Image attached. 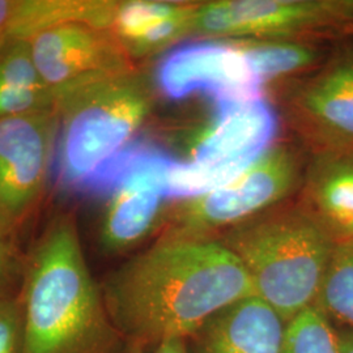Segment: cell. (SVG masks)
<instances>
[{"instance_id": "cell-19", "label": "cell", "mask_w": 353, "mask_h": 353, "mask_svg": "<svg viewBox=\"0 0 353 353\" xmlns=\"http://www.w3.org/2000/svg\"><path fill=\"white\" fill-rule=\"evenodd\" d=\"M192 7V1H110L108 29L118 38L125 49L130 42L139 37L148 28L166 19L188 12Z\"/></svg>"}, {"instance_id": "cell-27", "label": "cell", "mask_w": 353, "mask_h": 353, "mask_svg": "<svg viewBox=\"0 0 353 353\" xmlns=\"http://www.w3.org/2000/svg\"><path fill=\"white\" fill-rule=\"evenodd\" d=\"M131 353H141V348H140V347H135V345H132V348H131Z\"/></svg>"}, {"instance_id": "cell-25", "label": "cell", "mask_w": 353, "mask_h": 353, "mask_svg": "<svg viewBox=\"0 0 353 353\" xmlns=\"http://www.w3.org/2000/svg\"><path fill=\"white\" fill-rule=\"evenodd\" d=\"M338 334L341 353H353V331L347 328H339Z\"/></svg>"}, {"instance_id": "cell-1", "label": "cell", "mask_w": 353, "mask_h": 353, "mask_svg": "<svg viewBox=\"0 0 353 353\" xmlns=\"http://www.w3.org/2000/svg\"><path fill=\"white\" fill-rule=\"evenodd\" d=\"M102 294L132 345L190 339L221 309L255 296L239 258L216 237L164 232L110 275Z\"/></svg>"}, {"instance_id": "cell-8", "label": "cell", "mask_w": 353, "mask_h": 353, "mask_svg": "<svg viewBox=\"0 0 353 353\" xmlns=\"http://www.w3.org/2000/svg\"><path fill=\"white\" fill-rule=\"evenodd\" d=\"M152 81L157 96L183 101L203 94L219 110L265 99V84L248 57L227 39L181 42L165 51Z\"/></svg>"}, {"instance_id": "cell-6", "label": "cell", "mask_w": 353, "mask_h": 353, "mask_svg": "<svg viewBox=\"0 0 353 353\" xmlns=\"http://www.w3.org/2000/svg\"><path fill=\"white\" fill-rule=\"evenodd\" d=\"M353 34V0H214L191 16L190 37L203 39L318 38Z\"/></svg>"}, {"instance_id": "cell-2", "label": "cell", "mask_w": 353, "mask_h": 353, "mask_svg": "<svg viewBox=\"0 0 353 353\" xmlns=\"http://www.w3.org/2000/svg\"><path fill=\"white\" fill-rule=\"evenodd\" d=\"M23 353H117L122 335L89 271L71 214L55 217L33 246L19 299Z\"/></svg>"}, {"instance_id": "cell-18", "label": "cell", "mask_w": 353, "mask_h": 353, "mask_svg": "<svg viewBox=\"0 0 353 353\" xmlns=\"http://www.w3.org/2000/svg\"><path fill=\"white\" fill-rule=\"evenodd\" d=\"M316 305L332 323L353 331V240L336 243Z\"/></svg>"}, {"instance_id": "cell-5", "label": "cell", "mask_w": 353, "mask_h": 353, "mask_svg": "<svg viewBox=\"0 0 353 353\" xmlns=\"http://www.w3.org/2000/svg\"><path fill=\"white\" fill-rule=\"evenodd\" d=\"M310 153L297 140L272 145L227 186L172 205L164 232L188 237H219L255 214L300 194Z\"/></svg>"}, {"instance_id": "cell-15", "label": "cell", "mask_w": 353, "mask_h": 353, "mask_svg": "<svg viewBox=\"0 0 353 353\" xmlns=\"http://www.w3.org/2000/svg\"><path fill=\"white\" fill-rule=\"evenodd\" d=\"M252 62L265 84L299 79L326 63L339 41L318 38L227 39Z\"/></svg>"}, {"instance_id": "cell-22", "label": "cell", "mask_w": 353, "mask_h": 353, "mask_svg": "<svg viewBox=\"0 0 353 353\" xmlns=\"http://www.w3.org/2000/svg\"><path fill=\"white\" fill-rule=\"evenodd\" d=\"M0 353H23L21 307L8 296H0Z\"/></svg>"}, {"instance_id": "cell-20", "label": "cell", "mask_w": 353, "mask_h": 353, "mask_svg": "<svg viewBox=\"0 0 353 353\" xmlns=\"http://www.w3.org/2000/svg\"><path fill=\"white\" fill-rule=\"evenodd\" d=\"M281 353H341L338 328L314 303L287 323Z\"/></svg>"}, {"instance_id": "cell-7", "label": "cell", "mask_w": 353, "mask_h": 353, "mask_svg": "<svg viewBox=\"0 0 353 353\" xmlns=\"http://www.w3.org/2000/svg\"><path fill=\"white\" fill-rule=\"evenodd\" d=\"M279 97L280 118L309 153L353 151V42L339 41L326 63Z\"/></svg>"}, {"instance_id": "cell-10", "label": "cell", "mask_w": 353, "mask_h": 353, "mask_svg": "<svg viewBox=\"0 0 353 353\" xmlns=\"http://www.w3.org/2000/svg\"><path fill=\"white\" fill-rule=\"evenodd\" d=\"M58 113L0 119V236L8 239L42 192L57 138Z\"/></svg>"}, {"instance_id": "cell-23", "label": "cell", "mask_w": 353, "mask_h": 353, "mask_svg": "<svg viewBox=\"0 0 353 353\" xmlns=\"http://www.w3.org/2000/svg\"><path fill=\"white\" fill-rule=\"evenodd\" d=\"M153 353H190L189 344L182 338H170L159 343Z\"/></svg>"}, {"instance_id": "cell-13", "label": "cell", "mask_w": 353, "mask_h": 353, "mask_svg": "<svg viewBox=\"0 0 353 353\" xmlns=\"http://www.w3.org/2000/svg\"><path fill=\"white\" fill-rule=\"evenodd\" d=\"M280 114L267 99L214 110V125L195 147L192 161L216 164L261 159L276 144Z\"/></svg>"}, {"instance_id": "cell-9", "label": "cell", "mask_w": 353, "mask_h": 353, "mask_svg": "<svg viewBox=\"0 0 353 353\" xmlns=\"http://www.w3.org/2000/svg\"><path fill=\"white\" fill-rule=\"evenodd\" d=\"M28 42L38 72L57 103L77 89L135 68L110 30L83 21L45 26Z\"/></svg>"}, {"instance_id": "cell-26", "label": "cell", "mask_w": 353, "mask_h": 353, "mask_svg": "<svg viewBox=\"0 0 353 353\" xmlns=\"http://www.w3.org/2000/svg\"><path fill=\"white\" fill-rule=\"evenodd\" d=\"M8 41H11V38H0V50L7 45V42H8Z\"/></svg>"}, {"instance_id": "cell-4", "label": "cell", "mask_w": 353, "mask_h": 353, "mask_svg": "<svg viewBox=\"0 0 353 353\" xmlns=\"http://www.w3.org/2000/svg\"><path fill=\"white\" fill-rule=\"evenodd\" d=\"M156 96L152 76L134 68L59 100V170L64 183L93 179L123 151L151 115Z\"/></svg>"}, {"instance_id": "cell-12", "label": "cell", "mask_w": 353, "mask_h": 353, "mask_svg": "<svg viewBox=\"0 0 353 353\" xmlns=\"http://www.w3.org/2000/svg\"><path fill=\"white\" fill-rule=\"evenodd\" d=\"M287 322L256 296L211 316L188 341L190 353H281Z\"/></svg>"}, {"instance_id": "cell-14", "label": "cell", "mask_w": 353, "mask_h": 353, "mask_svg": "<svg viewBox=\"0 0 353 353\" xmlns=\"http://www.w3.org/2000/svg\"><path fill=\"white\" fill-rule=\"evenodd\" d=\"M299 196L334 240H353V151L310 153Z\"/></svg>"}, {"instance_id": "cell-17", "label": "cell", "mask_w": 353, "mask_h": 353, "mask_svg": "<svg viewBox=\"0 0 353 353\" xmlns=\"http://www.w3.org/2000/svg\"><path fill=\"white\" fill-rule=\"evenodd\" d=\"M259 159L198 164L173 159L165 170L164 192L168 201H189L224 188L243 174Z\"/></svg>"}, {"instance_id": "cell-16", "label": "cell", "mask_w": 353, "mask_h": 353, "mask_svg": "<svg viewBox=\"0 0 353 353\" xmlns=\"http://www.w3.org/2000/svg\"><path fill=\"white\" fill-rule=\"evenodd\" d=\"M57 110V100L32 58L28 39L0 50V119Z\"/></svg>"}, {"instance_id": "cell-3", "label": "cell", "mask_w": 353, "mask_h": 353, "mask_svg": "<svg viewBox=\"0 0 353 353\" xmlns=\"http://www.w3.org/2000/svg\"><path fill=\"white\" fill-rule=\"evenodd\" d=\"M217 239L239 258L254 294L287 323L316 303L338 243L299 195Z\"/></svg>"}, {"instance_id": "cell-21", "label": "cell", "mask_w": 353, "mask_h": 353, "mask_svg": "<svg viewBox=\"0 0 353 353\" xmlns=\"http://www.w3.org/2000/svg\"><path fill=\"white\" fill-rule=\"evenodd\" d=\"M39 1L0 0V38L28 39L37 26Z\"/></svg>"}, {"instance_id": "cell-24", "label": "cell", "mask_w": 353, "mask_h": 353, "mask_svg": "<svg viewBox=\"0 0 353 353\" xmlns=\"http://www.w3.org/2000/svg\"><path fill=\"white\" fill-rule=\"evenodd\" d=\"M12 263V252L8 239L0 236V280L6 276Z\"/></svg>"}, {"instance_id": "cell-11", "label": "cell", "mask_w": 353, "mask_h": 353, "mask_svg": "<svg viewBox=\"0 0 353 353\" xmlns=\"http://www.w3.org/2000/svg\"><path fill=\"white\" fill-rule=\"evenodd\" d=\"M173 157L152 148L135 170L114 190L100 230L102 249L128 252L145 240L165 220L164 176Z\"/></svg>"}]
</instances>
